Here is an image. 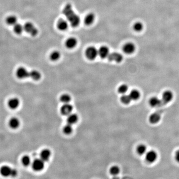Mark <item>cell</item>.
<instances>
[{
    "instance_id": "6da1fadb",
    "label": "cell",
    "mask_w": 179,
    "mask_h": 179,
    "mask_svg": "<svg viewBox=\"0 0 179 179\" xmlns=\"http://www.w3.org/2000/svg\"><path fill=\"white\" fill-rule=\"evenodd\" d=\"M62 12L72 27L76 28L79 25L81 22L80 17L74 11L71 4H66Z\"/></svg>"
},
{
    "instance_id": "7a4b0ae2",
    "label": "cell",
    "mask_w": 179,
    "mask_h": 179,
    "mask_svg": "<svg viewBox=\"0 0 179 179\" xmlns=\"http://www.w3.org/2000/svg\"><path fill=\"white\" fill-rule=\"evenodd\" d=\"M24 30L33 37L36 36L38 34V30L31 22H27L24 25Z\"/></svg>"
},
{
    "instance_id": "3957f363",
    "label": "cell",
    "mask_w": 179,
    "mask_h": 179,
    "mask_svg": "<svg viewBox=\"0 0 179 179\" xmlns=\"http://www.w3.org/2000/svg\"><path fill=\"white\" fill-rule=\"evenodd\" d=\"M85 54L87 58L89 60H94L96 58L98 55V52L97 49L94 47H89L86 50Z\"/></svg>"
},
{
    "instance_id": "277c9868",
    "label": "cell",
    "mask_w": 179,
    "mask_h": 179,
    "mask_svg": "<svg viewBox=\"0 0 179 179\" xmlns=\"http://www.w3.org/2000/svg\"><path fill=\"white\" fill-rule=\"evenodd\" d=\"M16 75L17 78L20 79H24L30 78V71H29L25 68L20 67L18 68L16 72Z\"/></svg>"
},
{
    "instance_id": "5b68a950",
    "label": "cell",
    "mask_w": 179,
    "mask_h": 179,
    "mask_svg": "<svg viewBox=\"0 0 179 179\" xmlns=\"http://www.w3.org/2000/svg\"><path fill=\"white\" fill-rule=\"evenodd\" d=\"M163 112V110H160L152 114L149 117L150 123L153 125L158 123L161 120Z\"/></svg>"
},
{
    "instance_id": "8992f818",
    "label": "cell",
    "mask_w": 179,
    "mask_h": 179,
    "mask_svg": "<svg viewBox=\"0 0 179 179\" xmlns=\"http://www.w3.org/2000/svg\"><path fill=\"white\" fill-rule=\"evenodd\" d=\"M174 95L170 90H167L163 92L162 97L161 101L163 106L167 104L171 101L173 98Z\"/></svg>"
},
{
    "instance_id": "52a82bcc",
    "label": "cell",
    "mask_w": 179,
    "mask_h": 179,
    "mask_svg": "<svg viewBox=\"0 0 179 179\" xmlns=\"http://www.w3.org/2000/svg\"><path fill=\"white\" fill-rule=\"evenodd\" d=\"M45 167V162L41 159H36L32 163L33 169L36 171H40Z\"/></svg>"
},
{
    "instance_id": "ba28073f",
    "label": "cell",
    "mask_w": 179,
    "mask_h": 179,
    "mask_svg": "<svg viewBox=\"0 0 179 179\" xmlns=\"http://www.w3.org/2000/svg\"><path fill=\"white\" fill-rule=\"evenodd\" d=\"M123 51L125 54H133L136 50V46L132 42L126 43L123 47Z\"/></svg>"
},
{
    "instance_id": "9c48e42d",
    "label": "cell",
    "mask_w": 179,
    "mask_h": 179,
    "mask_svg": "<svg viewBox=\"0 0 179 179\" xmlns=\"http://www.w3.org/2000/svg\"><path fill=\"white\" fill-rule=\"evenodd\" d=\"M158 158L157 153L154 150L149 151L146 154V161L149 163H154L156 161Z\"/></svg>"
},
{
    "instance_id": "30bf717a",
    "label": "cell",
    "mask_w": 179,
    "mask_h": 179,
    "mask_svg": "<svg viewBox=\"0 0 179 179\" xmlns=\"http://www.w3.org/2000/svg\"><path fill=\"white\" fill-rule=\"evenodd\" d=\"M108 59L109 60L112 62H116L117 63H120L123 59V57L122 54L118 52H113L110 54Z\"/></svg>"
},
{
    "instance_id": "8fae6325",
    "label": "cell",
    "mask_w": 179,
    "mask_h": 179,
    "mask_svg": "<svg viewBox=\"0 0 179 179\" xmlns=\"http://www.w3.org/2000/svg\"><path fill=\"white\" fill-rule=\"evenodd\" d=\"M149 104L152 108H157L163 106L162 102L161 100L159 99L158 97L154 96L152 97L149 100Z\"/></svg>"
},
{
    "instance_id": "7c38bea8",
    "label": "cell",
    "mask_w": 179,
    "mask_h": 179,
    "mask_svg": "<svg viewBox=\"0 0 179 179\" xmlns=\"http://www.w3.org/2000/svg\"><path fill=\"white\" fill-rule=\"evenodd\" d=\"M98 55L102 59H105L108 58L110 54L109 49L107 46H103L98 50Z\"/></svg>"
},
{
    "instance_id": "4fadbf2b",
    "label": "cell",
    "mask_w": 179,
    "mask_h": 179,
    "mask_svg": "<svg viewBox=\"0 0 179 179\" xmlns=\"http://www.w3.org/2000/svg\"><path fill=\"white\" fill-rule=\"evenodd\" d=\"M73 110L72 106L69 103H66L63 105L61 108V112L64 115H69L71 114Z\"/></svg>"
},
{
    "instance_id": "5bb4252c",
    "label": "cell",
    "mask_w": 179,
    "mask_h": 179,
    "mask_svg": "<svg viewBox=\"0 0 179 179\" xmlns=\"http://www.w3.org/2000/svg\"><path fill=\"white\" fill-rule=\"evenodd\" d=\"M77 45V40L75 37L69 38L66 40L65 46L66 47L69 49H74Z\"/></svg>"
},
{
    "instance_id": "9a60e30c",
    "label": "cell",
    "mask_w": 179,
    "mask_h": 179,
    "mask_svg": "<svg viewBox=\"0 0 179 179\" xmlns=\"http://www.w3.org/2000/svg\"><path fill=\"white\" fill-rule=\"evenodd\" d=\"M20 105V100L17 98L11 99L8 102V105L10 108L14 110L17 108Z\"/></svg>"
},
{
    "instance_id": "2e32d148",
    "label": "cell",
    "mask_w": 179,
    "mask_h": 179,
    "mask_svg": "<svg viewBox=\"0 0 179 179\" xmlns=\"http://www.w3.org/2000/svg\"><path fill=\"white\" fill-rule=\"evenodd\" d=\"M57 27L61 31H65L69 27V24L68 22L64 19L59 20L58 22Z\"/></svg>"
},
{
    "instance_id": "e0dca14e",
    "label": "cell",
    "mask_w": 179,
    "mask_h": 179,
    "mask_svg": "<svg viewBox=\"0 0 179 179\" xmlns=\"http://www.w3.org/2000/svg\"><path fill=\"white\" fill-rule=\"evenodd\" d=\"M95 15L93 13H89L85 17L84 23L86 25L89 26L91 25L94 22Z\"/></svg>"
},
{
    "instance_id": "ac0fdd59",
    "label": "cell",
    "mask_w": 179,
    "mask_h": 179,
    "mask_svg": "<svg viewBox=\"0 0 179 179\" xmlns=\"http://www.w3.org/2000/svg\"><path fill=\"white\" fill-rule=\"evenodd\" d=\"M12 169L10 167L8 166H3L0 169V173L4 177H8L11 176Z\"/></svg>"
},
{
    "instance_id": "d6986e66",
    "label": "cell",
    "mask_w": 179,
    "mask_h": 179,
    "mask_svg": "<svg viewBox=\"0 0 179 179\" xmlns=\"http://www.w3.org/2000/svg\"><path fill=\"white\" fill-rule=\"evenodd\" d=\"M51 153L50 151L48 149H45L43 150L41 152L40 155V158L42 160L44 161V162L47 161H49V159L51 156Z\"/></svg>"
},
{
    "instance_id": "ffe728a7",
    "label": "cell",
    "mask_w": 179,
    "mask_h": 179,
    "mask_svg": "<svg viewBox=\"0 0 179 179\" xmlns=\"http://www.w3.org/2000/svg\"><path fill=\"white\" fill-rule=\"evenodd\" d=\"M20 122L19 120L16 117H13L10 120L9 125L13 129H16L19 127Z\"/></svg>"
},
{
    "instance_id": "44dd1931",
    "label": "cell",
    "mask_w": 179,
    "mask_h": 179,
    "mask_svg": "<svg viewBox=\"0 0 179 179\" xmlns=\"http://www.w3.org/2000/svg\"><path fill=\"white\" fill-rule=\"evenodd\" d=\"M41 77V74L38 71L34 70L30 71V78H31L34 81H39Z\"/></svg>"
},
{
    "instance_id": "7402d4cb",
    "label": "cell",
    "mask_w": 179,
    "mask_h": 179,
    "mask_svg": "<svg viewBox=\"0 0 179 179\" xmlns=\"http://www.w3.org/2000/svg\"><path fill=\"white\" fill-rule=\"evenodd\" d=\"M6 22L7 24L9 25L14 26L18 23V19L16 16L11 15L7 17Z\"/></svg>"
},
{
    "instance_id": "603a6c76",
    "label": "cell",
    "mask_w": 179,
    "mask_h": 179,
    "mask_svg": "<svg viewBox=\"0 0 179 179\" xmlns=\"http://www.w3.org/2000/svg\"><path fill=\"white\" fill-rule=\"evenodd\" d=\"M129 96L130 97L132 100H137L140 98V92L137 90L134 89L131 91Z\"/></svg>"
},
{
    "instance_id": "cb8c5ba5",
    "label": "cell",
    "mask_w": 179,
    "mask_h": 179,
    "mask_svg": "<svg viewBox=\"0 0 179 179\" xmlns=\"http://www.w3.org/2000/svg\"><path fill=\"white\" fill-rule=\"evenodd\" d=\"M24 30V26L21 24L17 23L14 25L13 31L17 35H19L22 34Z\"/></svg>"
},
{
    "instance_id": "d4e9b609",
    "label": "cell",
    "mask_w": 179,
    "mask_h": 179,
    "mask_svg": "<svg viewBox=\"0 0 179 179\" xmlns=\"http://www.w3.org/2000/svg\"><path fill=\"white\" fill-rule=\"evenodd\" d=\"M78 117L76 114H70L68 115L67 118V122L68 124L70 125H73L76 123L77 122Z\"/></svg>"
},
{
    "instance_id": "484cf974",
    "label": "cell",
    "mask_w": 179,
    "mask_h": 179,
    "mask_svg": "<svg viewBox=\"0 0 179 179\" xmlns=\"http://www.w3.org/2000/svg\"><path fill=\"white\" fill-rule=\"evenodd\" d=\"M61 57V53L58 51H54L52 52L50 55V59L51 60L56 62Z\"/></svg>"
},
{
    "instance_id": "4316f807",
    "label": "cell",
    "mask_w": 179,
    "mask_h": 179,
    "mask_svg": "<svg viewBox=\"0 0 179 179\" xmlns=\"http://www.w3.org/2000/svg\"><path fill=\"white\" fill-rule=\"evenodd\" d=\"M147 147L144 144H140L138 146L137 149V153L139 155L144 154L146 152Z\"/></svg>"
},
{
    "instance_id": "83f0119b",
    "label": "cell",
    "mask_w": 179,
    "mask_h": 179,
    "mask_svg": "<svg viewBox=\"0 0 179 179\" xmlns=\"http://www.w3.org/2000/svg\"><path fill=\"white\" fill-rule=\"evenodd\" d=\"M144 29V25L140 22H137L133 25V29L135 31L140 32Z\"/></svg>"
},
{
    "instance_id": "f1b7e54d",
    "label": "cell",
    "mask_w": 179,
    "mask_h": 179,
    "mask_svg": "<svg viewBox=\"0 0 179 179\" xmlns=\"http://www.w3.org/2000/svg\"><path fill=\"white\" fill-rule=\"evenodd\" d=\"M132 100L130 97L129 95L124 94L121 98V102L124 104H129Z\"/></svg>"
},
{
    "instance_id": "f546056e",
    "label": "cell",
    "mask_w": 179,
    "mask_h": 179,
    "mask_svg": "<svg viewBox=\"0 0 179 179\" xmlns=\"http://www.w3.org/2000/svg\"><path fill=\"white\" fill-rule=\"evenodd\" d=\"M22 163L25 166H28L31 163L30 158L28 156H25L22 159Z\"/></svg>"
},
{
    "instance_id": "4dcf8cb0",
    "label": "cell",
    "mask_w": 179,
    "mask_h": 179,
    "mask_svg": "<svg viewBox=\"0 0 179 179\" xmlns=\"http://www.w3.org/2000/svg\"><path fill=\"white\" fill-rule=\"evenodd\" d=\"M71 98L70 96L68 94H64L62 95L60 97V100L61 102L64 103H69V102L70 101Z\"/></svg>"
},
{
    "instance_id": "1f68e13d",
    "label": "cell",
    "mask_w": 179,
    "mask_h": 179,
    "mask_svg": "<svg viewBox=\"0 0 179 179\" xmlns=\"http://www.w3.org/2000/svg\"><path fill=\"white\" fill-rule=\"evenodd\" d=\"M128 90V87L126 84L121 85L118 89V91L120 93L125 94Z\"/></svg>"
},
{
    "instance_id": "d6a6232c",
    "label": "cell",
    "mask_w": 179,
    "mask_h": 179,
    "mask_svg": "<svg viewBox=\"0 0 179 179\" xmlns=\"http://www.w3.org/2000/svg\"><path fill=\"white\" fill-rule=\"evenodd\" d=\"M73 129L71 125L69 124L65 126L64 129H63L64 132L66 134H69L71 133Z\"/></svg>"
},
{
    "instance_id": "836d02e7",
    "label": "cell",
    "mask_w": 179,
    "mask_h": 179,
    "mask_svg": "<svg viewBox=\"0 0 179 179\" xmlns=\"http://www.w3.org/2000/svg\"><path fill=\"white\" fill-rule=\"evenodd\" d=\"M120 172V168L117 166L112 167L110 169V173L112 175L114 176H116Z\"/></svg>"
},
{
    "instance_id": "e575fe53",
    "label": "cell",
    "mask_w": 179,
    "mask_h": 179,
    "mask_svg": "<svg viewBox=\"0 0 179 179\" xmlns=\"http://www.w3.org/2000/svg\"><path fill=\"white\" fill-rule=\"evenodd\" d=\"M175 158L177 162L179 163V150L176 152L175 155Z\"/></svg>"
},
{
    "instance_id": "d590c367",
    "label": "cell",
    "mask_w": 179,
    "mask_h": 179,
    "mask_svg": "<svg viewBox=\"0 0 179 179\" xmlns=\"http://www.w3.org/2000/svg\"><path fill=\"white\" fill-rule=\"evenodd\" d=\"M18 172L16 169H12L11 173V176L15 177L16 176Z\"/></svg>"
}]
</instances>
